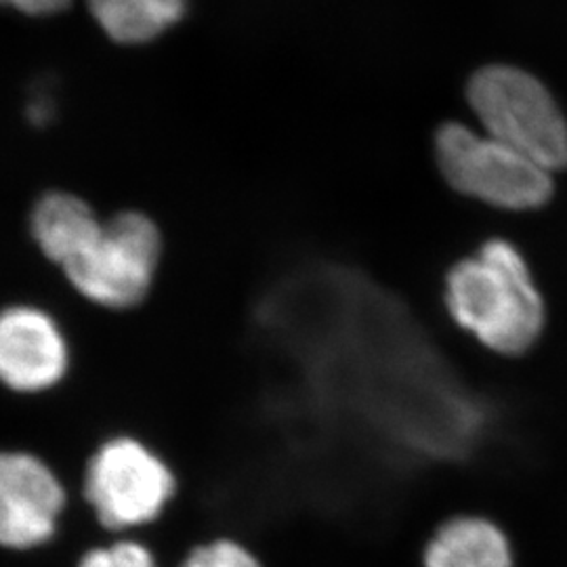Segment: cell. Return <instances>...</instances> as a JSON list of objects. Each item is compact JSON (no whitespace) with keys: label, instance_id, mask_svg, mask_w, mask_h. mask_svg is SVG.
<instances>
[{"label":"cell","instance_id":"6da1fadb","mask_svg":"<svg viewBox=\"0 0 567 567\" xmlns=\"http://www.w3.org/2000/svg\"><path fill=\"white\" fill-rule=\"evenodd\" d=\"M446 305L456 324L503 355L524 353L545 328L543 297L524 257L505 240H489L450 269Z\"/></svg>","mask_w":567,"mask_h":567},{"label":"cell","instance_id":"7a4b0ae2","mask_svg":"<svg viewBox=\"0 0 567 567\" xmlns=\"http://www.w3.org/2000/svg\"><path fill=\"white\" fill-rule=\"evenodd\" d=\"M484 133L547 171L567 166V122L547 89L511 65H487L466 89Z\"/></svg>","mask_w":567,"mask_h":567},{"label":"cell","instance_id":"3957f363","mask_svg":"<svg viewBox=\"0 0 567 567\" xmlns=\"http://www.w3.org/2000/svg\"><path fill=\"white\" fill-rule=\"evenodd\" d=\"M435 156L442 175L456 192L489 206L529 210L543 206L553 194L550 171L463 124L440 128Z\"/></svg>","mask_w":567,"mask_h":567},{"label":"cell","instance_id":"277c9868","mask_svg":"<svg viewBox=\"0 0 567 567\" xmlns=\"http://www.w3.org/2000/svg\"><path fill=\"white\" fill-rule=\"evenodd\" d=\"M161 231L142 213H121L105 221L81 257L63 267L84 299L110 309L142 303L161 261Z\"/></svg>","mask_w":567,"mask_h":567},{"label":"cell","instance_id":"5b68a950","mask_svg":"<svg viewBox=\"0 0 567 567\" xmlns=\"http://www.w3.org/2000/svg\"><path fill=\"white\" fill-rule=\"evenodd\" d=\"M84 494L107 529L154 522L175 494V477L147 447L112 440L97 450L86 468Z\"/></svg>","mask_w":567,"mask_h":567},{"label":"cell","instance_id":"8992f818","mask_svg":"<svg viewBox=\"0 0 567 567\" xmlns=\"http://www.w3.org/2000/svg\"><path fill=\"white\" fill-rule=\"evenodd\" d=\"M65 505L60 480L28 452H0V547H41Z\"/></svg>","mask_w":567,"mask_h":567},{"label":"cell","instance_id":"52a82bcc","mask_svg":"<svg viewBox=\"0 0 567 567\" xmlns=\"http://www.w3.org/2000/svg\"><path fill=\"white\" fill-rule=\"evenodd\" d=\"M70 364L58 322L42 309L16 305L0 311V383L18 393L58 385Z\"/></svg>","mask_w":567,"mask_h":567},{"label":"cell","instance_id":"ba28073f","mask_svg":"<svg viewBox=\"0 0 567 567\" xmlns=\"http://www.w3.org/2000/svg\"><path fill=\"white\" fill-rule=\"evenodd\" d=\"M103 221L95 210L68 192L44 194L32 208L30 231L34 243L39 244L42 255L61 269L81 257L86 246L93 243Z\"/></svg>","mask_w":567,"mask_h":567},{"label":"cell","instance_id":"9c48e42d","mask_svg":"<svg viewBox=\"0 0 567 567\" xmlns=\"http://www.w3.org/2000/svg\"><path fill=\"white\" fill-rule=\"evenodd\" d=\"M425 567H513L507 536L482 517H456L425 548Z\"/></svg>","mask_w":567,"mask_h":567},{"label":"cell","instance_id":"30bf717a","mask_svg":"<svg viewBox=\"0 0 567 567\" xmlns=\"http://www.w3.org/2000/svg\"><path fill=\"white\" fill-rule=\"evenodd\" d=\"M86 7L112 41L137 44L179 21L185 0H86Z\"/></svg>","mask_w":567,"mask_h":567},{"label":"cell","instance_id":"8fae6325","mask_svg":"<svg viewBox=\"0 0 567 567\" xmlns=\"http://www.w3.org/2000/svg\"><path fill=\"white\" fill-rule=\"evenodd\" d=\"M182 567H261V564L243 545L231 540H215L192 550Z\"/></svg>","mask_w":567,"mask_h":567},{"label":"cell","instance_id":"7c38bea8","mask_svg":"<svg viewBox=\"0 0 567 567\" xmlns=\"http://www.w3.org/2000/svg\"><path fill=\"white\" fill-rule=\"evenodd\" d=\"M81 567H156L147 548L137 543H118L107 548H95L82 557Z\"/></svg>","mask_w":567,"mask_h":567},{"label":"cell","instance_id":"4fadbf2b","mask_svg":"<svg viewBox=\"0 0 567 567\" xmlns=\"http://www.w3.org/2000/svg\"><path fill=\"white\" fill-rule=\"evenodd\" d=\"M0 4L18 9L25 16L42 18V16L60 13L61 9H65L70 4V0H0Z\"/></svg>","mask_w":567,"mask_h":567}]
</instances>
